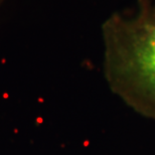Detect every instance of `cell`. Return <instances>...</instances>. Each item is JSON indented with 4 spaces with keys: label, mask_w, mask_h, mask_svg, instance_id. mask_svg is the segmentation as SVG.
<instances>
[{
    "label": "cell",
    "mask_w": 155,
    "mask_h": 155,
    "mask_svg": "<svg viewBox=\"0 0 155 155\" xmlns=\"http://www.w3.org/2000/svg\"><path fill=\"white\" fill-rule=\"evenodd\" d=\"M103 72L111 92L155 121V10L139 1L132 13L114 12L102 24Z\"/></svg>",
    "instance_id": "obj_1"
},
{
    "label": "cell",
    "mask_w": 155,
    "mask_h": 155,
    "mask_svg": "<svg viewBox=\"0 0 155 155\" xmlns=\"http://www.w3.org/2000/svg\"><path fill=\"white\" fill-rule=\"evenodd\" d=\"M153 6V8H154V10H155V3H154V5H152Z\"/></svg>",
    "instance_id": "obj_2"
}]
</instances>
